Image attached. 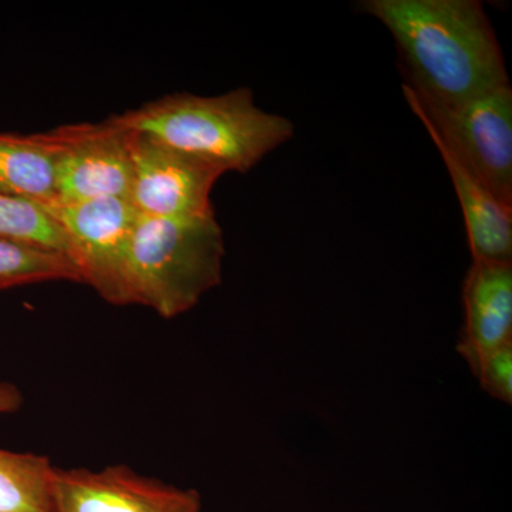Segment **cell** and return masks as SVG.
<instances>
[{"instance_id":"cell-1","label":"cell","mask_w":512,"mask_h":512,"mask_svg":"<svg viewBox=\"0 0 512 512\" xmlns=\"http://www.w3.org/2000/svg\"><path fill=\"white\" fill-rule=\"evenodd\" d=\"M396 43L406 86L420 100L457 104L510 84L493 25L477 0H366Z\"/></svg>"},{"instance_id":"cell-2","label":"cell","mask_w":512,"mask_h":512,"mask_svg":"<svg viewBox=\"0 0 512 512\" xmlns=\"http://www.w3.org/2000/svg\"><path fill=\"white\" fill-rule=\"evenodd\" d=\"M109 120L202 158L224 173H248L295 134L291 120L256 106L248 87L220 96L167 94Z\"/></svg>"},{"instance_id":"cell-3","label":"cell","mask_w":512,"mask_h":512,"mask_svg":"<svg viewBox=\"0 0 512 512\" xmlns=\"http://www.w3.org/2000/svg\"><path fill=\"white\" fill-rule=\"evenodd\" d=\"M225 244L215 212L194 217L138 214L128 255L131 305L165 319L191 311L222 281Z\"/></svg>"},{"instance_id":"cell-4","label":"cell","mask_w":512,"mask_h":512,"mask_svg":"<svg viewBox=\"0 0 512 512\" xmlns=\"http://www.w3.org/2000/svg\"><path fill=\"white\" fill-rule=\"evenodd\" d=\"M404 99L429 136L470 171L505 207L512 208V89L497 87L457 104Z\"/></svg>"},{"instance_id":"cell-5","label":"cell","mask_w":512,"mask_h":512,"mask_svg":"<svg viewBox=\"0 0 512 512\" xmlns=\"http://www.w3.org/2000/svg\"><path fill=\"white\" fill-rule=\"evenodd\" d=\"M66 232L83 284L111 305H131L128 255L138 212L124 198L40 204Z\"/></svg>"},{"instance_id":"cell-6","label":"cell","mask_w":512,"mask_h":512,"mask_svg":"<svg viewBox=\"0 0 512 512\" xmlns=\"http://www.w3.org/2000/svg\"><path fill=\"white\" fill-rule=\"evenodd\" d=\"M37 134L53 157L55 202L130 200L133 163L127 130L106 119L66 124Z\"/></svg>"},{"instance_id":"cell-7","label":"cell","mask_w":512,"mask_h":512,"mask_svg":"<svg viewBox=\"0 0 512 512\" xmlns=\"http://www.w3.org/2000/svg\"><path fill=\"white\" fill-rule=\"evenodd\" d=\"M128 131V130H127ZM130 133V201L154 218L194 217L214 211L211 192L224 171L148 134Z\"/></svg>"},{"instance_id":"cell-8","label":"cell","mask_w":512,"mask_h":512,"mask_svg":"<svg viewBox=\"0 0 512 512\" xmlns=\"http://www.w3.org/2000/svg\"><path fill=\"white\" fill-rule=\"evenodd\" d=\"M55 512H201L200 494L144 477L127 466L56 468Z\"/></svg>"},{"instance_id":"cell-9","label":"cell","mask_w":512,"mask_h":512,"mask_svg":"<svg viewBox=\"0 0 512 512\" xmlns=\"http://www.w3.org/2000/svg\"><path fill=\"white\" fill-rule=\"evenodd\" d=\"M463 302L466 320L457 350L476 376L485 356L512 343V264L473 261Z\"/></svg>"},{"instance_id":"cell-10","label":"cell","mask_w":512,"mask_h":512,"mask_svg":"<svg viewBox=\"0 0 512 512\" xmlns=\"http://www.w3.org/2000/svg\"><path fill=\"white\" fill-rule=\"evenodd\" d=\"M430 138L460 202L473 261L512 264V208L501 204L436 137Z\"/></svg>"},{"instance_id":"cell-11","label":"cell","mask_w":512,"mask_h":512,"mask_svg":"<svg viewBox=\"0 0 512 512\" xmlns=\"http://www.w3.org/2000/svg\"><path fill=\"white\" fill-rule=\"evenodd\" d=\"M0 194L36 204L56 201L53 157L39 134L0 133Z\"/></svg>"},{"instance_id":"cell-12","label":"cell","mask_w":512,"mask_h":512,"mask_svg":"<svg viewBox=\"0 0 512 512\" xmlns=\"http://www.w3.org/2000/svg\"><path fill=\"white\" fill-rule=\"evenodd\" d=\"M53 473L45 456L0 448V512H55Z\"/></svg>"},{"instance_id":"cell-13","label":"cell","mask_w":512,"mask_h":512,"mask_svg":"<svg viewBox=\"0 0 512 512\" xmlns=\"http://www.w3.org/2000/svg\"><path fill=\"white\" fill-rule=\"evenodd\" d=\"M57 281L83 284L72 258L53 249L0 237V291Z\"/></svg>"},{"instance_id":"cell-14","label":"cell","mask_w":512,"mask_h":512,"mask_svg":"<svg viewBox=\"0 0 512 512\" xmlns=\"http://www.w3.org/2000/svg\"><path fill=\"white\" fill-rule=\"evenodd\" d=\"M0 237L53 249L72 258L66 232L36 202L0 194Z\"/></svg>"},{"instance_id":"cell-15","label":"cell","mask_w":512,"mask_h":512,"mask_svg":"<svg viewBox=\"0 0 512 512\" xmlns=\"http://www.w3.org/2000/svg\"><path fill=\"white\" fill-rule=\"evenodd\" d=\"M476 377L485 393L508 406L512 404V343L485 356Z\"/></svg>"},{"instance_id":"cell-16","label":"cell","mask_w":512,"mask_h":512,"mask_svg":"<svg viewBox=\"0 0 512 512\" xmlns=\"http://www.w3.org/2000/svg\"><path fill=\"white\" fill-rule=\"evenodd\" d=\"M23 404V394L13 383L0 382V414L18 412Z\"/></svg>"}]
</instances>
